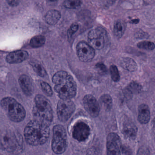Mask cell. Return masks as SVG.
<instances>
[{
    "label": "cell",
    "mask_w": 155,
    "mask_h": 155,
    "mask_svg": "<svg viewBox=\"0 0 155 155\" xmlns=\"http://www.w3.org/2000/svg\"><path fill=\"white\" fill-rule=\"evenodd\" d=\"M54 89L61 99H71L76 95L77 85L72 75L64 71L57 72L52 77Z\"/></svg>",
    "instance_id": "obj_1"
},
{
    "label": "cell",
    "mask_w": 155,
    "mask_h": 155,
    "mask_svg": "<svg viewBox=\"0 0 155 155\" xmlns=\"http://www.w3.org/2000/svg\"><path fill=\"white\" fill-rule=\"evenodd\" d=\"M26 143L32 146L42 145L46 143L50 137L49 127L44 125L33 119L29 122L24 131Z\"/></svg>",
    "instance_id": "obj_2"
},
{
    "label": "cell",
    "mask_w": 155,
    "mask_h": 155,
    "mask_svg": "<svg viewBox=\"0 0 155 155\" xmlns=\"http://www.w3.org/2000/svg\"><path fill=\"white\" fill-rule=\"evenodd\" d=\"M35 104L33 109L34 119L49 127L52 122L53 116L49 100L42 95L38 94L35 98Z\"/></svg>",
    "instance_id": "obj_3"
},
{
    "label": "cell",
    "mask_w": 155,
    "mask_h": 155,
    "mask_svg": "<svg viewBox=\"0 0 155 155\" xmlns=\"http://www.w3.org/2000/svg\"><path fill=\"white\" fill-rule=\"evenodd\" d=\"M0 149L11 154H20L24 150L22 137L15 132L3 133L0 135Z\"/></svg>",
    "instance_id": "obj_4"
},
{
    "label": "cell",
    "mask_w": 155,
    "mask_h": 155,
    "mask_svg": "<svg viewBox=\"0 0 155 155\" xmlns=\"http://www.w3.org/2000/svg\"><path fill=\"white\" fill-rule=\"evenodd\" d=\"M2 107L6 111L10 120L15 123L22 122L25 117V111L23 107L14 98L6 97L1 102Z\"/></svg>",
    "instance_id": "obj_5"
},
{
    "label": "cell",
    "mask_w": 155,
    "mask_h": 155,
    "mask_svg": "<svg viewBox=\"0 0 155 155\" xmlns=\"http://www.w3.org/2000/svg\"><path fill=\"white\" fill-rule=\"evenodd\" d=\"M67 147V136L66 130L62 125H56L53 128L52 148L57 155L62 154Z\"/></svg>",
    "instance_id": "obj_6"
},
{
    "label": "cell",
    "mask_w": 155,
    "mask_h": 155,
    "mask_svg": "<svg viewBox=\"0 0 155 155\" xmlns=\"http://www.w3.org/2000/svg\"><path fill=\"white\" fill-rule=\"evenodd\" d=\"M76 106L71 99H60L57 104V114L61 122H67L74 113Z\"/></svg>",
    "instance_id": "obj_7"
},
{
    "label": "cell",
    "mask_w": 155,
    "mask_h": 155,
    "mask_svg": "<svg viewBox=\"0 0 155 155\" xmlns=\"http://www.w3.org/2000/svg\"><path fill=\"white\" fill-rule=\"evenodd\" d=\"M76 50L78 58L83 62H91L95 56L94 49L84 41H81L77 44Z\"/></svg>",
    "instance_id": "obj_8"
},
{
    "label": "cell",
    "mask_w": 155,
    "mask_h": 155,
    "mask_svg": "<svg viewBox=\"0 0 155 155\" xmlns=\"http://www.w3.org/2000/svg\"><path fill=\"white\" fill-rule=\"evenodd\" d=\"M121 140L118 134L110 133L106 138V154L121 155Z\"/></svg>",
    "instance_id": "obj_9"
},
{
    "label": "cell",
    "mask_w": 155,
    "mask_h": 155,
    "mask_svg": "<svg viewBox=\"0 0 155 155\" xmlns=\"http://www.w3.org/2000/svg\"><path fill=\"white\" fill-rule=\"evenodd\" d=\"M88 41L94 50H100L103 48L105 44L104 36L100 29H95L89 31Z\"/></svg>",
    "instance_id": "obj_10"
},
{
    "label": "cell",
    "mask_w": 155,
    "mask_h": 155,
    "mask_svg": "<svg viewBox=\"0 0 155 155\" xmlns=\"http://www.w3.org/2000/svg\"><path fill=\"white\" fill-rule=\"evenodd\" d=\"M72 137L75 140L79 142L86 141L90 134L91 129L89 126L83 122L76 123L73 128Z\"/></svg>",
    "instance_id": "obj_11"
},
{
    "label": "cell",
    "mask_w": 155,
    "mask_h": 155,
    "mask_svg": "<svg viewBox=\"0 0 155 155\" xmlns=\"http://www.w3.org/2000/svg\"><path fill=\"white\" fill-rule=\"evenodd\" d=\"M84 107L93 117H96L100 114V107L95 97L91 94L85 96L83 99Z\"/></svg>",
    "instance_id": "obj_12"
},
{
    "label": "cell",
    "mask_w": 155,
    "mask_h": 155,
    "mask_svg": "<svg viewBox=\"0 0 155 155\" xmlns=\"http://www.w3.org/2000/svg\"><path fill=\"white\" fill-rule=\"evenodd\" d=\"M137 127L130 120H126L123 124L122 132L126 139L130 140H134L137 136Z\"/></svg>",
    "instance_id": "obj_13"
},
{
    "label": "cell",
    "mask_w": 155,
    "mask_h": 155,
    "mask_svg": "<svg viewBox=\"0 0 155 155\" xmlns=\"http://www.w3.org/2000/svg\"><path fill=\"white\" fill-rule=\"evenodd\" d=\"M28 54L24 51H18L9 54L6 57V61L9 64L20 63L28 58Z\"/></svg>",
    "instance_id": "obj_14"
},
{
    "label": "cell",
    "mask_w": 155,
    "mask_h": 155,
    "mask_svg": "<svg viewBox=\"0 0 155 155\" xmlns=\"http://www.w3.org/2000/svg\"><path fill=\"white\" fill-rule=\"evenodd\" d=\"M19 83L23 92L27 96H31L34 91L33 86L30 78L27 75H21L19 78Z\"/></svg>",
    "instance_id": "obj_15"
},
{
    "label": "cell",
    "mask_w": 155,
    "mask_h": 155,
    "mask_svg": "<svg viewBox=\"0 0 155 155\" xmlns=\"http://www.w3.org/2000/svg\"><path fill=\"white\" fill-rule=\"evenodd\" d=\"M151 118V113L149 107L145 104H142L138 107V120L140 124H146Z\"/></svg>",
    "instance_id": "obj_16"
},
{
    "label": "cell",
    "mask_w": 155,
    "mask_h": 155,
    "mask_svg": "<svg viewBox=\"0 0 155 155\" xmlns=\"http://www.w3.org/2000/svg\"><path fill=\"white\" fill-rule=\"evenodd\" d=\"M119 64L125 70L133 72L137 70V65L134 60L129 57H122L119 60Z\"/></svg>",
    "instance_id": "obj_17"
},
{
    "label": "cell",
    "mask_w": 155,
    "mask_h": 155,
    "mask_svg": "<svg viewBox=\"0 0 155 155\" xmlns=\"http://www.w3.org/2000/svg\"><path fill=\"white\" fill-rule=\"evenodd\" d=\"M142 91L143 87L142 86L137 82L133 81L126 87L124 93L126 97H130L133 95L140 94Z\"/></svg>",
    "instance_id": "obj_18"
},
{
    "label": "cell",
    "mask_w": 155,
    "mask_h": 155,
    "mask_svg": "<svg viewBox=\"0 0 155 155\" xmlns=\"http://www.w3.org/2000/svg\"><path fill=\"white\" fill-rule=\"evenodd\" d=\"M61 17V14L59 11L56 10H51L46 13L44 19L48 24L53 25L58 22Z\"/></svg>",
    "instance_id": "obj_19"
},
{
    "label": "cell",
    "mask_w": 155,
    "mask_h": 155,
    "mask_svg": "<svg viewBox=\"0 0 155 155\" xmlns=\"http://www.w3.org/2000/svg\"><path fill=\"white\" fill-rule=\"evenodd\" d=\"M99 104L103 109L106 111H110L113 107V99L110 95L104 94L100 97Z\"/></svg>",
    "instance_id": "obj_20"
},
{
    "label": "cell",
    "mask_w": 155,
    "mask_h": 155,
    "mask_svg": "<svg viewBox=\"0 0 155 155\" xmlns=\"http://www.w3.org/2000/svg\"><path fill=\"white\" fill-rule=\"evenodd\" d=\"M126 29V25L124 22L122 21H117L116 22L114 26V32L115 35L117 38H122L124 34Z\"/></svg>",
    "instance_id": "obj_21"
},
{
    "label": "cell",
    "mask_w": 155,
    "mask_h": 155,
    "mask_svg": "<svg viewBox=\"0 0 155 155\" xmlns=\"http://www.w3.org/2000/svg\"><path fill=\"white\" fill-rule=\"evenodd\" d=\"M45 38L43 35H37L33 37L30 41V45L32 48H39L45 43Z\"/></svg>",
    "instance_id": "obj_22"
},
{
    "label": "cell",
    "mask_w": 155,
    "mask_h": 155,
    "mask_svg": "<svg viewBox=\"0 0 155 155\" xmlns=\"http://www.w3.org/2000/svg\"><path fill=\"white\" fill-rule=\"evenodd\" d=\"M82 4L81 0H66L63 5L67 9H74L80 7Z\"/></svg>",
    "instance_id": "obj_23"
},
{
    "label": "cell",
    "mask_w": 155,
    "mask_h": 155,
    "mask_svg": "<svg viewBox=\"0 0 155 155\" xmlns=\"http://www.w3.org/2000/svg\"><path fill=\"white\" fill-rule=\"evenodd\" d=\"M137 46L139 49L147 51H152L155 49L154 43L149 41L140 42L137 44Z\"/></svg>",
    "instance_id": "obj_24"
},
{
    "label": "cell",
    "mask_w": 155,
    "mask_h": 155,
    "mask_svg": "<svg viewBox=\"0 0 155 155\" xmlns=\"http://www.w3.org/2000/svg\"><path fill=\"white\" fill-rule=\"evenodd\" d=\"M110 73L111 78L114 82H117L120 80L119 71L116 65H111L110 68Z\"/></svg>",
    "instance_id": "obj_25"
},
{
    "label": "cell",
    "mask_w": 155,
    "mask_h": 155,
    "mask_svg": "<svg viewBox=\"0 0 155 155\" xmlns=\"http://www.w3.org/2000/svg\"><path fill=\"white\" fill-rule=\"evenodd\" d=\"M33 68L38 75L41 77H44L46 74V71L40 63L33 64Z\"/></svg>",
    "instance_id": "obj_26"
},
{
    "label": "cell",
    "mask_w": 155,
    "mask_h": 155,
    "mask_svg": "<svg viewBox=\"0 0 155 155\" xmlns=\"http://www.w3.org/2000/svg\"><path fill=\"white\" fill-rule=\"evenodd\" d=\"M41 85L43 91L47 95L49 96H52V87L48 83L42 81L41 83Z\"/></svg>",
    "instance_id": "obj_27"
},
{
    "label": "cell",
    "mask_w": 155,
    "mask_h": 155,
    "mask_svg": "<svg viewBox=\"0 0 155 155\" xmlns=\"http://www.w3.org/2000/svg\"><path fill=\"white\" fill-rule=\"evenodd\" d=\"M79 29V25L77 24L73 23L71 25L67 31V35L69 39L72 38L73 35Z\"/></svg>",
    "instance_id": "obj_28"
},
{
    "label": "cell",
    "mask_w": 155,
    "mask_h": 155,
    "mask_svg": "<svg viewBox=\"0 0 155 155\" xmlns=\"http://www.w3.org/2000/svg\"><path fill=\"white\" fill-rule=\"evenodd\" d=\"M96 67L98 70L100 74L104 75L107 74V69L106 66L104 64L102 63H98L96 65Z\"/></svg>",
    "instance_id": "obj_29"
},
{
    "label": "cell",
    "mask_w": 155,
    "mask_h": 155,
    "mask_svg": "<svg viewBox=\"0 0 155 155\" xmlns=\"http://www.w3.org/2000/svg\"><path fill=\"white\" fill-rule=\"evenodd\" d=\"M136 155H150V151L147 147L142 146L138 149Z\"/></svg>",
    "instance_id": "obj_30"
},
{
    "label": "cell",
    "mask_w": 155,
    "mask_h": 155,
    "mask_svg": "<svg viewBox=\"0 0 155 155\" xmlns=\"http://www.w3.org/2000/svg\"><path fill=\"white\" fill-rule=\"evenodd\" d=\"M121 150L123 153L125 155H132L133 153L132 149L127 146L122 145Z\"/></svg>",
    "instance_id": "obj_31"
},
{
    "label": "cell",
    "mask_w": 155,
    "mask_h": 155,
    "mask_svg": "<svg viewBox=\"0 0 155 155\" xmlns=\"http://www.w3.org/2000/svg\"><path fill=\"white\" fill-rule=\"evenodd\" d=\"M136 37H137L136 38H145L146 37H147L148 35L145 32L141 31L140 32L136 33Z\"/></svg>",
    "instance_id": "obj_32"
},
{
    "label": "cell",
    "mask_w": 155,
    "mask_h": 155,
    "mask_svg": "<svg viewBox=\"0 0 155 155\" xmlns=\"http://www.w3.org/2000/svg\"><path fill=\"white\" fill-rule=\"evenodd\" d=\"M102 1L106 6H110L113 5L115 3L116 0H102Z\"/></svg>",
    "instance_id": "obj_33"
},
{
    "label": "cell",
    "mask_w": 155,
    "mask_h": 155,
    "mask_svg": "<svg viewBox=\"0 0 155 155\" xmlns=\"http://www.w3.org/2000/svg\"><path fill=\"white\" fill-rule=\"evenodd\" d=\"M20 0H7L8 3L12 6H15L18 5Z\"/></svg>",
    "instance_id": "obj_34"
},
{
    "label": "cell",
    "mask_w": 155,
    "mask_h": 155,
    "mask_svg": "<svg viewBox=\"0 0 155 155\" xmlns=\"http://www.w3.org/2000/svg\"><path fill=\"white\" fill-rule=\"evenodd\" d=\"M139 22V20L138 19H133L130 21V23L133 24H137Z\"/></svg>",
    "instance_id": "obj_35"
},
{
    "label": "cell",
    "mask_w": 155,
    "mask_h": 155,
    "mask_svg": "<svg viewBox=\"0 0 155 155\" xmlns=\"http://www.w3.org/2000/svg\"><path fill=\"white\" fill-rule=\"evenodd\" d=\"M50 1L52 2H56V1H57V0H50Z\"/></svg>",
    "instance_id": "obj_36"
},
{
    "label": "cell",
    "mask_w": 155,
    "mask_h": 155,
    "mask_svg": "<svg viewBox=\"0 0 155 155\" xmlns=\"http://www.w3.org/2000/svg\"><path fill=\"white\" fill-rule=\"evenodd\" d=\"M0 155H2V154H0Z\"/></svg>",
    "instance_id": "obj_37"
}]
</instances>
